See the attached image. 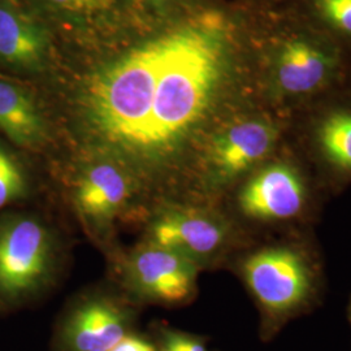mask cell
Returning <instances> with one entry per match:
<instances>
[{
	"label": "cell",
	"mask_w": 351,
	"mask_h": 351,
	"mask_svg": "<svg viewBox=\"0 0 351 351\" xmlns=\"http://www.w3.org/2000/svg\"><path fill=\"white\" fill-rule=\"evenodd\" d=\"M159 60L156 39L113 64L88 88V121L113 147L139 155L155 99Z\"/></svg>",
	"instance_id": "obj_2"
},
{
	"label": "cell",
	"mask_w": 351,
	"mask_h": 351,
	"mask_svg": "<svg viewBox=\"0 0 351 351\" xmlns=\"http://www.w3.org/2000/svg\"><path fill=\"white\" fill-rule=\"evenodd\" d=\"M0 130L14 143L38 145L45 134L42 117L34 101L21 88L0 81Z\"/></svg>",
	"instance_id": "obj_12"
},
{
	"label": "cell",
	"mask_w": 351,
	"mask_h": 351,
	"mask_svg": "<svg viewBox=\"0 0 351 351\" xmlns=\"http://www.w3.org/2000/svg\"><path fill=\"white\" fill-rule=\"evenodd\" d=\"M319 139L332 163L351 171V113L330 114L320 126Z\"/></svg>",
	"instance_id": "obj_14"
},
{
	"label": "cell",
	"mask_w": 351,
	"mask_h": 351,
	"mask_svg": "<svg viewBox=\"0 0 351 351\" xmlns=\"http://www.w3.org/2000/svg\"><path fill=\"white\" fill-rule=\"evenodd\" d=\"M55 8L66 12L88 13L110 7L113 0H46Z\"/></svg>",
	"instance_id": "obj_18"
},
{
	"label": "cell",
	"mask_w": 351,
	"mask_h": 351,
	"mask_svg": "<svg viewBox=\"0 0 351 351\" xmlns=\"http://www.w3.org/2000/svg\"><path fill=\"white\" fill-rule=\"evenodd\" d=\"M304 186L291 168L276 164L261 171L239 194L242 211L255 219L285 220L300 213Z\"/></svg>",
	"instance_id": "obj_7"
},
{
	"label": "cell",
	"mask_w": 351,
	"mask_h": 351,
	"mask_svg": "<svg viewBox=\"0 0 351 351\" xmlns=\"http://www.w3.org/2000/svg\"><path fill=\"white\" fill-rule=\"evenodd\" d=\"M317 7L326 20L351 34V0H317Z\"/></svg>",
	"instance_id": "obj_17"
},
{
	"label": "cell",
	"mask_w": 351,
	"mask_h": 351,
	"mask_svg": "<svg viewBox=\"0 0 351 351\" xmlns=\"http://www.w3.org/2000/svg\"><path fill=\"white\" fill-rule=\"evenodd\" d=\"M129 194V180L120 168L110 163L97 164L81 176L75 203L91 224L107 226L125 206Z\"/></svg>",
	"instance_id": "obj_10"
},
{
	"label": "cell",
	"mask_w": 351,
	"mask_h": 351,
	"mask_svg": "<svg viewBox=\"0 0 351 351\" xmlns=\"http://www.w3.org/2000/svg\"><path fill=\"white\" fill-rule=\"evenodd\" d=\"M150 242L177 251L195 261L219 250L226 229L208 215L193 210H172L151 226Z\"/></svg>",
	"instance_id": "obj_8"
},
{
	"label": "cell",
	"mask_w": 351,
	"mask_h": 351,
	"mask_svg": "<svg viewBox=\"0 0 351 351\" xmlns=\"http://www.w3.org/2000/svg\"><path fill=\"white\" fill-rule=\"evenodd\" d=\"M160 40L155 99L138 156L163 158L201 121L221 68V45L208 30L182 27Z\"/></svg>",
	"instance_id": "obj_1"
},
{
	"label": "cell",
	"mask_w": 351,
	"mask_h": 351,
	"mask_svg": "<svg viewBox=\"0 0 351 351\" xmlns=\"http://www.w3.org/2000/svg\"><path fill=\"white\" fill-rule=\"evenodd\" d=\"M25 193V180L20 167L0 149V208Z\"/></svg>",
	"instance_id": "obj_15"
},
{
	"label": "cell",
	"mask_w": 351,
	"mask_h": 351,
	"mask_svg": "<svg viewBox=\"0 0 351 351\" xmlns=\"http://www.w3.org/2000/svg\"><path fill=\"white\" fill-rule=\"evenodd\" d=\"M129 276L141 295L151 301L180 303L194 290L197 267L188 256L149 242L133 252Z\"/></svg>",
	"instance_id": "obj_5"
},
{
	"label": "cell",
	"mask_w": 351,
	"mask_h": 351,
	"mask_svg": "<svg viewBox=\"0 0 351 351\" xmlns=\"http://www.w3.org/2000/svg\"><path fill=\"white\" fill-rule=\"evenodd\" d=\"M155 345L158 351H210L202 337L172 328H160Z\"/></svg>",
	"instance_id": "obj_16"
},
{
	"label": "cell",
	"mask_w": 351,
	"mask_h": 351,
	"mask_svg": "<svg viewBox=\"0 0 351 351\" xmlns=\"http://www.w3.org/2000/svg\"><path fill=\"white\" fill-rule=\"evenodd\" d=\"M49 232L33 219H19L0 229V293L17 297L34 288L51 262Z\"/></svg>",
	"instance_id": "obj_4"
},
{
	"label": "cell",
	"mask_w": 351,
	"mask_h": 351,
	"mask_svg": "<svg viewBox=\"0 0 351 351\" xmlns=\"http://www.w3.org/2000/svg\"><path fill=\"white\" fill-rule=\"evenodd\" d=\"M275 137L274 126L261 120H247L228 128L211 146L210 164L213 177L226 182L243 173L263 159Z\"/></svg>",
	"instance_id": "obj_9"
},
{
	"label": "cell",
	"mask_w": 351,
	"mask_h": 351,
	"mask_svg": "<svg viewBox=\"0 0 351 351\" xmlns=\"http://www.w3.org/2000/svg\"><path fill=\"white\" fill-rule=\"evenodd\" d=\"M110 351H158L154 342L145 337L129 333L120 339Z\"/></svg>",
	"instance_id": "obj_19"
},
{
	"label": "cell",
	"mask_w": 351,
	"mask_h": 351,
	"mask_svg": "<svg viewBox=\"0 0 351 351\" xmlns=\"http://www.w3.org/2000/svg\"><path fill=\"white\" fill-rule=\"evenodd\" d=\"M350 322H351V310H350Z\"/></svg>",
	"instance_id": "obj_20"
},
{
	"label": "cell",
	"mask_w": 351,
	"mask_h": 351,
	"mask_svg": "<svg viewBox=\"0 0 351 351\" xmlns=\"http://www.w3.org/2000/svg\"><path fill=\"white\" fill-rule=\"evenodd\" d=\"M246 282L275 328L300 310L310 297L311 276L300 254L290 249H265L246 261Z\"/></svg>",
	"instance_id": "obj_3"
},
{
	"label": "cell",
	"mask_w": 351,
	"mask_h": 351,
	"mask_svg": "<svg viewBox=\"0 0 351 351\" xmlns=\"http://www.w3.org/2000/svg\"><path fill=\"white\" fill-rule=\"evenodd\" d=\"M45 38L24 13L0 5V56L13 65L32 66L40 62Z\"/></svg>",
	"instance_id": "obj_11"
},
{
	"label": "cell",
	"mask_w": 351,
	"mask_h": 351,
	"mask_svg": "<svg viewBox=\"0 0 351 351\" xmlns=\"http://www.w3.org/2000/svg\"><path fill=\"white\" fill-rule=\"evenodd\" d=\"M132 315L108 300L84 302L64 319L59 351H110L130 333Z\"/></svg>",
	"instance_id": "obj_6"
},
{
	"label": "cell",
	"mask_w": 351,
	"mask_h": 351,
	"mask_svg": "<svg viewBox=\"0 0 351 351\" xmlns=\"http://www.w3.org/2000/svg\"><path fill=\"white\" fill-rule=\"evenodd\" d=\"M326 56L302 40L288 42L280 53L278 84L290 94L308 93L317 88L326 73Z\"/></svg>",
	"instance_id": "obj_13"
}]
</instances>
